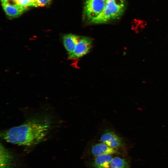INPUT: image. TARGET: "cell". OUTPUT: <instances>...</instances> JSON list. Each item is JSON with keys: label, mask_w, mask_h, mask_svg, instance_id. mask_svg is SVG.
Here are the masks:
<instances>
[{"label": "cell", "mask_w": 168, "mask_h": 168, "mask_svg": "<svg viewBox=\"0 0 168 168\" xmlns=\"http://www.w3.org/2000/svg\"><path fill=\"white\" fill-rule=\"evenodd\" d=\"M52 125V121L48 117L37 116L21 125L3 131L1 136L6 142L12 144L25 146H34L45 139Z\"/></svg>", "instance_id": "obj_1"}, {"label": "cell", "mask_w": 168, "mask_h": 168, "mask_svg": "<svg viewBox=\"0 0 168 168\" xmlns=\"http://www.w3.org/2000/svg\"><path fill=\"white\" fill-rule=\"evenodd\" d=\"M126 7L125 0H106L101 12L90 23L92 24L107 23L119 18Z\"/></svg>", "instance_id": "obj_2"}, {"label": "cell", "mask_w": 168, "mask_h": 168, "mask_svg": "<svg viewBox=\"0 0 168 168\" xmlns=\"http://www.w3.org/2000/svg\"><path fill=\"white\" fill-rule=\"evenodd\" d=\"M106 0H86L83 7V15L89 22L102 11Z\"/></svg>", "instance_id": "obj_3"}, {"label": "cell", "mask_w": 168, "mask_h": 168, "mask_svg": "<svg viewBox=\"0 0 168 168\" xmlns=\"http://www.w3.org/2000/svg\"><path fill=\"white\" fill-rule=\"evenodd\" d=\"M91 38L81 36L72 53L68 56L71 59H77L87 54L91 49L93 45Z\"/></svg>", "instance_id": "obj_4"}, {"label": "cell", "mask_w": 168, "mask_h": 168, "mask_svg": "<svg viewBox=\"0 0 168 168\" xmlns=\"http://www.w3.org/2000/svg\"><path fill=\"white\" fill-rule=\"evenodd\" d=\"M100 141L116 150L122 148L124 145L122 138L114 132L110 130L105 131L100 135Z\"/></svg>", "instance_id": "obj_5"}, {"label": "cell", "mask_w": 168, "mask_h": 168, "mask_svg": "<svg viewBox=\"0 0 168 168\" xmlns=\"http://www.w3.org/2000/svg\"><path fill=\"white\" fill-rule=\"evenodd\" d=\"M14 157L10 151L1 143L0 146V168H14Z\"/></svg>", "instance_id": "obj_6"}, {"label": "cell", "mask_w": 168, "mask_h": 168, "mask_svg": "<svg viewBox=\"0 0 168 168\" xmlns=\"http://www.w3.org/2000/svg\"><path fill=\"white\" fill-rule=\"evenodd\" d=\"M2 6L6 15L10 18L18 17L28 10L27 7L17 3H6Z\"/></svg>", "instance_id": "obj_7"}, {"label": "cell", "mask_w": 168, "mask_h": 168, "mask_svg": "<svg viewBox=\"0 0 168 168\" xmlns=\"http://www.w3.org/2000/svg\"><path fill=\"white\" fill-rule=\"evenodd\" d=\"M91 154L95 156L104 155H112L117 153V150L100 141L95 143L91 147Z\"/></svg>", "instance_id": "obj_8"}, {"label": "cell", "mask_w": 168, "mask_h": 168, "mask_svg": "<svg viewBox=\"0 0 168 168\" xmlns=\"http://www.w3.org/2000/svg\"><path fill=\"white\" fill-rule=\"evenodd\" d=\"M81 37L72 34L65 35L63 36V44L68 52V56L72 54L74 51Z\"/></svg>", "instance_id": "obj_9"}, {"label": "cell", "mask_w": 168, "mask_h": 168, "mask_svg": "<svg viewBox=\"0 0 168 168\" xmlns=\"http://www.w3.org/2000/svg\"><path fill=\"white\" fill-rule=\"evenodd\" d=\"M91 163L93 168H110L113 158L112 155H104L95 156Z\"/></svg>", "instance_id": "obj_10"}, {"label": "cell", "mask_w": 168, "mask_h": 168, "mask_svg": "<svg viewBox=\"0 0 168 168\" xmlns=\"http://www.w3.org/2000/svg\"><path fill=\"white\" fill-rule=\"evenodd\" d=\"M110 166V168H128L129 164L125 159L117 156L113 158Z\"/></svg>", "instance_id": "obj_11"}, {"label": "cell", "mask_w": 168, "mask_h": 168, "mask_svg": "<svg viewBox=\"0 0 168 168\" xmlns=\"http://www.w3.org/2000/svg\"><path fill=\"white\" fill-rule=\"evenodd\" d=\"M17 2L19 5L26 7H36L34 0H17Z\"/></svg>", "instance_id": "obj_12"}, {"label": "cell", "mask_w": 168, "mask_h": 168, "mask_svg": "<svg viewBox=\"0 0 168 168\" xmlns=\"http://www.w3.org/2000/svg\"><path fill=\"white\" fill-rule=\"evenodd\" d=\"M52 0H35L36 7H44L50 4Z\"/></svg>", "instance_id": "obj_13"}, {"label": "cell", "mask_w": 168, "mask_h": 168, "mask_svg": "<svg viewBox=\"0 0 168 168\" xmlns=\"http://www.w3.org/2000/svg\"><path fill=\"white\" fill-rule=\"evenodd\" d=\"M7 0H1L2 3V5L6 3Z\"/></svg>", "instance_id": "obj_14"}]
</instances>
